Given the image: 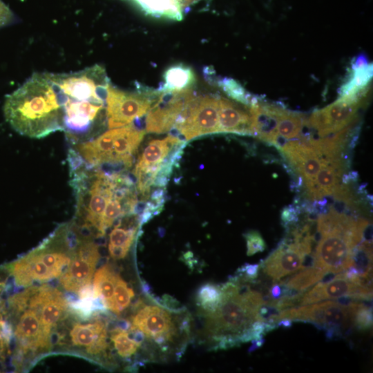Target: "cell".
<instances>
[{
	"label": "cell",
	"mask_w": 373,
	"mask_h": 373,
	"mask_svg": "<svg viewBox=\"0 0 373 373\" xmlns=\"http://www.w3.org/2000/svg\"><path fill=\"white\" fill-rule=\"evenodd\" d=\"M372 307L360 306L356 312L354 327L360 331L370 329L372 327Z\"/></svg>",
	"instance_id": "d590c367"
},
{
	"label": "cell",
	"mask_w": 373,
	"mask_h": 373,
	"mask_svg": "<svg viewBox=\"0 0 373 373\" xmlns=\"http://www.w3.org/2000/svg\"><path fill=\"white\" fill-rule=\"evenodd\" d=\"M260 265L245 263L236 271V276L241 280L251 282L260 274Z\"/></svg>",
	"instance_id": "74e56055"
},
{
	"label": "cell",
	"mask_w": 373,
	"mask_h": 373,
	"mask_svg": "<svg viewBox=\"0 0 373 373\" xmlns=\"http://www.w3.org/2000/svg\"><path fill=\"white\" fill-rule=\"evenodd\" d=\"M6 121L19 134L42 138L63 131V98L54 74L32 75L4 102Z\"/></svg>",
	"instance_id": "6da1fadb"
},
{
	"label": "cell",
	"mask_w": 373,
	"mask_h": 373,
	"mask_svg": "<svg viewBox=\"0 0 373 373\" xmlns=\"http://www.w3.org/2000/svg\"><path fill=\"white\" fill-rule=\"evenodd\" d=\"M71 257L61 251L48 248L46 240L37 249L10 266L16 285L28 287L34 281H46L59 276Z\"/></svg>",
	"instance_id": "8992f818"
},
{
	"label": "cell",
	"mask_w": 373,
	"mask_h": 373,
	"mask_svg": "<svg viewBox=\"0 0 373 373\" xmlns=\"http://www.w3.org/2000/svg\"><path fill=\"white\" fill-rule=\"evenodd\" d=\"M218 97L194 95L171 133L184 141L220 133Z\"/></svg>",
	"instance_id": "9c48e42d"
},
{
	"label": "cell",
	"mask_w": 373,
	"mask_h": 373,
	"mask_svg": "<svg viewBox=\"0 0 373 373\" xmlns=\"http://www.w3.org/2000/svg\"><path fill=\"white\" fill-rule=\"evenodd\" d=\"M346 295H358L372 298V289L367 288L346 280L343 273L329 283H318L310 290L305 291L298 303L300 305H308L334 299Z\"/></svg>",
	"instance_id": "ac0fdd59"
},
{
	"label": "cell",
	"mask_w": 373,
	"mask_h": 373,
	"mask_svg": "<svg viewBox=\"0 0 373 373\" xmlns=\"http://www.w3.org/2000/svg\"><path fill=\"white\" fill-rule=\"evenodd\" d=\"M118 275L108 265L99 268L94 275L93 288L95 297L101 298L106 308L111 311Z\"/></svg>",
	"instance_id": "cb8c5ba5"
},
{
	"label": "cell",
	"mask_w": 373,
	"mask_h": 373,
	"mask_svg": "<svg viewBox=\"0 0 373 373\" xmlns=\"http://www.w3.org/2000/svg\"><path fill=\"white\" fill-rule=\"evenodd\" d=\"M195 82L193 70L183 64L170 67L164 74V83L159 91H174L191 88Z\"/></svg>",
	"instance_id": "484cf974"
},
{
	"label": "cell",
	"mask_w": 373,
	"mask_h": 373,
	"mask_svg": "<svg viewBox=\"0 0 373 373\" xmlns=\"http://www.w3.org/2000/svg\"><path fill=\"white\" fill-rule=\"evenodd\" d=\"M99 258L97 244L90 240L81 242L60 278L64 289L78 293L82 288L90 285Z\"/></svg>",
	"instance_id": "5bb4252c"
},
{
	"label": "cell",
	"mask_w": 373,
	"mask_h": 373,
	"mask_svg": "<svg viewBox=\"0 0 373 373\" xmlns=\"http://www.w3.org/2000/svg\"><path fill=\"white\" fill-rule=\"evenodd\" d=\"M14 334L17 355L50 347V336L45 334L38 315L32 309L24 311L20 316Z\"/></svg>",
	"instance_id": "2e32d148"
},
{
	"label": "cell",
	"mask_w": 373,
	"mask_h": 373,
	"mask_svg": "<svg viewBox=\"0 0 373 373\" xmlns=\"http://www.w3.org/2000/svg\"><path fill=\"white\" fill-rule=\"evenodd\" d=\"M283 110V108L259 101L250 106L251 135L276 146L279 138L278 124Z\"/></svg>",
	"instance_id": "d6986e66"
},
{
	"label": "cell",
	"mask_w": 373,
	"mask_h": 373,
	"mask_svg": "<svg viewBox=\"0 0 373 373\" xmlns=\"http://www.w3.org/2000/svg\"><path fill=\"white\" fill-rule=\"evenodd\" d=\"M352 265L363 278H372V242H361L352 251Z\"/></svg>",
	"instance_id": "f546056e"
},
{
	"label": "cell",
	"mask_w": 373,
	"mask_h": 373,
	"mask_svg": "<svg viewBox=\"0 0 373 373\" xmlns=\"http://www.w3.org/2000/svg\"><path fill=\"white\" fill-rule=\"evenodd\" d=\"M194 95L191 88L160 91L157 100L148 111L146 131L164 133L172 130Z\"/></svg>",
	"instance_id": "7c38bea8"
},
{
	"label": "cell",
	"mask_w": 373,
	"mask_h": 373,
	"mask_svg": "<svg viewBox=\"0 0 373 373\" xmlns=\"http://www.w3.org/2000/svg\"><path fill=\"white\" fill-rule=\"evenodd\" d=\"M372 307V301L350 306L340 305L334 300L283 309L277 321L287 318L313 324L325 332L327 339H338L352 333L357 309L363 305Z\"/></svg>",
	"instance_id": "277c9868"
},
{
	"label": "cell",
	"mask_w": 373,
	"mask_h": 373,
	"mask_svg": "<svg viewBox=\"0 0 373 373\" xmlns=\"http://www.w3.org/2000/svg\"><path fill=\"white\" fill-rule=\"evenodd\" d=\"M306 123L303 115L284 109L278 121V137L284 140H291L298 136Z\"/></svg>",
	"instance_id": "83f0119b"
},
{
	"label": "cell",
	"mask_w": 373,
	"mask_h": 373,
	"mask_svg": "<svg viewBox=\"0 0 373 373\" xmlns=\"http://www.w3.org/2000/svg\"><path fill=\"white\" fill-rule=\"evenodd\" d=\"M352 73L349 79L341 86V96L356 95L368 91L372 77V64L364 55H359L352 63Z\"/></svg>",
	"instance_id": "603a6c76"
},
{
	"label": "cell",
	"mask_w": 373,
	"mask_h": 373,
	"mask_svg": "<svg viewBox=\"0 0 373 373\" xmlns=\"http://www.w3.org/2000/svg\"><path fill=\"white\" fill-rule=\"evenodd\" d=\"M233 276L220 285L222 297L212 312L202 314L204 333L214 350H226L243 343V338L257 321L259 308L265 301L262 293L249 283Z\"/></svg>",
	"instance_id": "7a4b0ae2"
},
{
	"label": "cell",
	"mask_w": 373,
	"mask_h": 373,
	"mask_svg": "<svg viewBox=\"0 0 373 373\" xmlns=\"http://www.w3.org/2000/svg\"><path fill=\"white\" fill-rule=\"evenodd\" d=\"M111 340L117 354L122 358H128L137 352L141 344L133 339L126 329L116 327L111 334Z\"/></svg>",
	"instance_id": "4dcf8cb0"
},
{
	"label": "cell",
	"mask_w": 373,
	"mask_h": 373,
	"mask_svg": "<svg viewBox=\"0 0 373 373\" xmlns=\"http://www.w3.org/2000/svg\"><path fill=\"white\" fill-rule=\"evenodd\" d=\"M244 237L247 242V256H251L265 250V242L258 231H249L244 234Z\"/></svg>",
	"instance_id": "8d00e7d4"
},
{
	"label": "cell",
	"mask_w": 373,
	"mask_h": 373,
	"mask_svg": "<svg viewBox=\"0 0 373 373\" xmlns=\"http://www.w3.org/2000/svg\"><path fill=\"white\" fill-rule=\"evenodd\" d=\"M344 171L342 158L324 162L315 178L305 184L309 200H316L330 196L339 186Z\"/></svg>",
	"instance_id": "44dd1931"
},
{
	"label": "cell",
	"mask_w": 373,
	"mask_h": 373,
	"mask_svg": "<svg viewBox=\"0 0 373 373\" xmlns=\"http://www.w3.org/2000/svg\"><path fill=\"white\" fill-rule=\"evenodd\" d=\"M145 131L133 123L111 128L97 137L75 144V151L88 164L103 171L124 173L133 164V155L140 146Z\"/></svg>",
	"instance_id": "3957f363"
},
{
	"label": "cell",
	"mask_w": 373,
	"mask_h": 373,
	"mask_svg": "<svg viewBox=\"0 0 373 373\" xmlns=\"http://www.w3.org/2000/svg\"><path fill=\"white\" fill-rule=\"evenodd\" d=\"M137 227H121V219L109 234L108 249L110 256L115 260L122 259L127 255L134 240Z\"/></svg>",
	"instance_id": "d4e9b609"
},
{
	"label": "cell",
	"mask_w": 373,
	"mask_h": 373,
	"mask_svg": "<svg viewBox=\"0 0 373 373\" xmlns=\"http://www.w3.org/2000/svg\"><path fill=\"white\" fill-rule=\"evenodd\" d=\"M222 291L220 285L211 283L203 285L198 291L197 304L202 314L214 310L221 300Z\"/></svg>",
	"instance_id": "1f68e13d"
},
{
	"label": "cell",
	"mask_w": 373,
	"mask_h": 373,
	"mask_svg": "<svg viewBox=\"0 0 373 373\" xmlns=\"http://www.w3.org/2000/svg\"><path fill=\"white\" fill-rule=\"evenodd\" d=\"M367 93L341 96L332 104L315 111L307 123L321 137L343 129L355 119L361 100Z\"/></svg>",
	"instance_id": "4fadbf2b"
},
{
	"label": "cell",
	"mask_w": 373,
	"mask_h": 373,
	"mask_svg": "<svg viewBox=\"0 0 373 373\" xmlns=\"http://www.w3.org/2000/svg\"><path fill=\"white\" fill-rule=\"evenodd\" d=\"M35 289V286L30 287L23 291L11 296L8 299V304L12 312L16 314L23 312L28 307L29 300Z\"/></svg>",
	"instance_id": "e575fe53"
},
{
	"label": "cell",
	"mask_w": 373,
	"mask_h": 373,
	"mask_svg": "<svg viewBox=\"0 0 373 373\" xmlns=\"http://www.w3.org/2000/svg\"><path fill=\"white\" fill-rule=\"evenodd\" d=\"M130 328L142 333L144 338L166 351L181 333L188 327L186 320L180 323L169 309L156 304L142 306L131 317Z\"/></svg>",
	"instance_id": "52a82bcc"
},
{
	"label": "cell",
	"mask_w": 373,
	"mask_h": 373,
	"mask_svg": "<svg viewBox=\"0 0 373 373\" xmlns=\"http://www.w3.org/2000/svg\"><path fill=\"white\" fill-rule=\"evenodd\" d=\"M220 133L251 135V117L249 112L238 107L228 99L218 97Z\"/></svg>",
	"instance_id": "7402d4cb"
},
{
	"label": "cell",
	"mask_w": 373,
	"mask_h": 373,
	"mask_svg": "<svg viewBox=\"0 0 373 373\" xmlns=\"http://www.w3.org/2000/svg\"><path fill=\"white\" fill-rule=\"evenodd\" d=\"M68 304L60 291L44 285L36 287L28 306L37 313L45 334L50 336L52 329L66 313Z\"/></svg>",
	"instance_id": "9a60e30c"
},
{
	"label": "cell",
	"mask_w": 373,
	"mask_h": 373,
	"mask_svg": "<svg viewBox=\"0 0 373 373\" xmlns=\"http://www.w3.org/2000/svg\"><path fill=\"white\" fill-rule=\"evenodd\" d=\"M278 149L306 184L315 178L324 162V159L303 140L283 143Z\"/></svg>",
	"instance_id": "e0dca14e"
},
{
	"label": "cell",
	"mask_w": 373,
	"mask_h": 373,
	"mask_svg": "<svg viewBox=\"0 0 373 373\" xmlns=\"http://www.w3.org/2000/svg\"><path fill=\"white\" fill-rule=\"evenodd\" d=\"M201 0H180L181 6L184 10L189 8V6L199 2Z\"/></svg>",
	"instance_id": "7bdbcfd3"
},
{
	"label": "cell",
	"mask_w": 373,
	"mask_h": 373,
	"mask_svg": "<svg viewBox=\"0 0 373 373\" xmlns=\"http://www.w3.org/2000/svg\"><path fill=\"white\" fill-rule=\"evenodd\" d=\"M146 13L157 17L174 20L182 18V9L178 0H131Z\"/></svg>",
	"instance_id": "4316f807"
},
{
	"label": "cell",
	"mask_w": 373,
	"mask_h": 373,
	"mask_svg": "<svg viewBox=\"0 0 373 373\" xmlns=\"http://www.w3.org/2000/svg\"><path fill=\"white\" fill-rule=\"evenodd\" d=\"M313 237L300 240L284 238L265 260L260 262L262 272L274 281L297 271L304 256L312 253Z\"/></svg>",
	"instance_id": "30bf717a"
},
{
	"label": "cell",
	"mask_w": 373,
	"mask_h": 373,
	"mask_svg": "<svg viewBox=\"0 0 373 373\" xmlns=\"http://www.w3.org/2000/svg\"><path fill=\"white\" fill-rule=\"evenodd\" d=\"M186 142L172 134L164 139L149 142L140 155L133 171L138 193L142 196L149 194L159 171L164 166L173 167L175 164Z\"/></svg>",
	"instance_id": "5b68a950"
},
{
	"label": "cell",
	"mask_w": 373,
	"mask_h": 373,
	"mask_svg": "<svg viewBox=\"0 0 373 373\" xmlns=\"http://www.w3.org/2000/svg\"><path fill=\"white\" fill-rule=\"evenodd\" d=\"M70 336L73 345L85 348L91 355L102 356L107 352V325L103 320L87 324L75 323L70 329Z\"/></svg>",
	"instance_id": "ffe728a7"
},
{
	"label": "cell",
	"mask_w": 373,
	"mask_h": 373,
	"mask_svg": "<svg viewBox=\"0 0 373 373\" xmlns=\"http://www.w3.org/2000/svg\"><path fill=\"white\" fill-rule=\"evenodd\" d=\"M297 271L294 275L281 282L290 288L304 291L317 283L326 274L323 269L315 266Z\"/></svg>",
	"instance_id": "f1b7e54d"
},
{
	"label": "cell",
	"mask_w": 373,
	"mask_h": 373,
	"mask_svg": "<svg viewBox=\"0 0 373 373\" xmlns=\"http://www.w3.org/2000/svg\"><path fill=\"white\" fill-rule=\"evenodd\" d=\"M5 321L0 318V356L4 358L9 350L10 340L6 336L3 330V323Z\"/></svg>",
	"instance_id": "ab89813d"
},
{
	"label": "cell",
	"mask_w": 373,
	"mask_h": 373,
	"mask_svg": "<svg viewBox=\"0 0 373 373\" xmlns=\"http://www.w3.org/2000/svg\"><path fill=\"white\" fill-rule=\"evenodd\" d=\"M300 209L295 205H289L284 208L281 213V220L283 225L288 229L290 226L295 224L298 221Z\"/></svg>",
	"instance_id": "f35d334b"
},
{
	"label": "cell",
	"mask_w": 373,
	"mask_h": 373,
	"mask_svg": "<svg viewBox=\"0 0 373 373\" xmlns=\"http://www.w3.org/2000/svg\"><path fill=\"white\" fill-rule=\"evenodd\" d=\"M218 84L229 97L243 104L250 106L258 102L236 80L224 78L219 80Z\"/></svg>",
	"instance_id": "d6a6232c"
},
{
	"label": "cell",
	"mask_w": 373,
	"mask_h": 373,
	"mask_svg": "<svg viewBox=\"0 0 373 373\" xmlns=\"http://www.w3.org/2000/svg\"><path fill=\"white\" fill-rule=\"evenodd\" d=\"M134 297V291L129 287L127 283L118 275L115 283L113 305L111 311L116 314H120L128 307L132 298Z\"/></svg>",
	"instance_id": "836d02e7"
},
{
	"label": "cell",
	"mask_w": 373,
	"mask_h": 373,
	"mask_svg": "<svg viewBox=\"0 0 373 373\" xmlns=\"http://www.w3.org/2000/svg\"><path fill=\"white\" fill-rule=\"evenodd\" d=\"M6 287V285L3 282H0V291H2Z\"/></svg>",
	"instance_id": "ee69618b"
},
{
	"label": "cell",
	"mask_w": 373,
	"mask_h": 373,
	"mask_svg": "<svg viewBox=\"0 0 373 373\" xmlns=\"http://www.w3.org/2000/svg\"><path fill=\"white\" fill-rule=\"evenodd\" d=\"M265 342V339L263 337L254 339L251 341V345L249 349V352H254L256 350L261 347Z\"/></svg>",
	"instance_id": "60d3db41"
},
{
	"label": "cell",
	"mask_w": 373,
	"mask_h": 373,
	"mask_svg": "<svg viewBox=\"0 0 373 373\" xmlns=\"http://www.w3.org/2000/svg\"><path fill=\"white\" fill-rule=\"evenodd\" d=\"M292 325H293V321L287 318L282 319L277 323L278 327H282L285 329H289L291 327Z\"/></svg>",
	"instance_id": "b9f144b4"
},
{
	"label": "cell",
	"mask_w": 373,
	"mask_h": 373,
	"mask_svg": "<svg viewBox=\"0 0 373 373\" xmlns=\"http://www.w3.org/2000/svg\"><path fill=\"white\" fill-rule=\"evenodd\" d=\"M160 91H125L109 84L106 97V115L110 129L122 127L142 117L157 100Z\"/></svg>",
	"instance_id": "ba28073f"
},
{
	"label": "cell",
	"mask_w": 373,
	"mask_h": 373,
	"mask_svg": "<svg viewBox=\"0 0 373 373\" xmlns=\"http://www.w3.org/2000/svg\"><path fill=\"white\" fill-rule=\"evenodd\" d=\"M61 92V91H60ZM63 97V128L66 136L75 143L91 133L106 106L105 99H75Z\"/></svg>",
	"instance_id": "8fae6325"
}]
</instances>
